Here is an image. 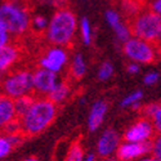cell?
Wrapping results in <instances>:
<instances>
[{
  "label": "cell",
  "mask_w": 161,
  "mask_h": 161,
  "mask_svg": "<svg viewBox=\"0 0 161 161\" xmlns=\"http://www.w3.org/2000/svg\"><path fill=\"white\" fill-rule=\"evenodd\" d=\"M161 107V102H153V103H150V104H146V106H142L141 108L138 110L139 112V116L141 117H146V119H150L155 115V112Z\"/></svg>",
  "instance_id": "cell-18"
},
{
  "label": "cell",
  "mask_w": 161,
  "mask_h": 161,
  "mask_svg": "<svg viewBox=\"0 0 161 161\" xmlns=\"http://www.w3.org/2000/svg\"><path fill=\"white\" fill-rule=\"evenodd\" d=\"M35 0H3L0 22L13 39H23L31 30Z\"/></svg>",
  "instance_id": "cell-1"
},
{
  "label": "cell",
  "mask_w": 161,
  "mask_h": 161,
  "mask_svg": "<svg viewBox=\"0 0 161 161\" xmlns=\"http://www.w3.org/2000/svg\"><path fill=\"white\" fill-rule=\"evenodd\" d=\"M85 74V63L83 61V57L80 54H76L71 66L69 67V70H67L66 72V76L69 77L72 83L77 81V80H80Z\"/></svg>",
  "instance_id": "cell-14"
},
{
  "label": "cell",
  "mask_w": 161,
  "mask_h": 161,
  "mask_svg": "<svg viewBox=\"0 0 161 161\" xmlns=\"http://www.w3.org/2000/svg\"><path fill=\"white\" fill-rule=\"evenodd\" d=\"M84 156V148L81 144V137H79L72 141V143L69 147V151L66 153V157L63 161H81Z\"/></svg>",
  "instance_id": "cell-16"
},
{
  "label": "cell",
  "mask_w": 161,
  "mask_h": 161,
  "mask_svg": "<svg viewBox=\"0 0 161 161\" xmlns=\"http://www.w3.org/2000/svg\"><path fill=\"white\" fill-rule=\"evenodd\" d=\"M10 40H12L10 34H9L8 30L4 27V25L0 22V48H3L4 45L9 44Z\"/></svg>",
  "instance_id": "cell-22"
},
{
  "label": "cell",
  "mask_w": 161,
  "mask_h": 161,
  "mask_svg": "<svg viewBox=\"0 0 161 161\" xmlns=\"http://www.w3.org/2000/svg\"><path fill=\"white\" fill-rule=\"evenodd\" d=\"M13 148H16V147L13 146L10 139L4 134H0V158L5 157Z\"/></svg>",
  "instance_id": "cell-19"
},
{
  "label": "cell",
  "mask_w": 161,
  "mask_h": 161,
  "mask_svg": "<svg viewBox=\"0 0 161 161\" xmlns=\"http://www.w3.org/2000/svg\"><path fill=\"white\" fill-rule=\"evenodd\" d=\"M35 97L32 94H26V96H22L19 98H16L14 99V107H16V112H17V117L21 119L26 111H27L31 104L35 102Z\"/></svg>",
  "instance_id": "cell-17"
},
{
  "label": "cell",
  "mask_w": 161,
  "mask_h": 161,
  "mask_svg": "<svg viewBox=\"0 0 161 161\" xmlns=\"http://www.w3.org/2000/svg\"><path fill=\"white\" fill-rule=\"evenodd\" d=\"M157 131L150 119L139 117L125 133L123 139L125 142H146L153 141L157 136Z\"/></svg>",
  "instance_id": "cell-9"
},
{
  "label": "cell",
  "mask_w": 161,
  "mask_h": 161,
  "mask_svg": "<svg viewBox=\"0 0 161 161\" xmlns=\"http://www.w3.org/2000/svg\"><path fill=\"white\" fill-rule=\"evenodd\" d=\"M157 80H158V75H157V74H148V75L144 77V83L150 85V84L156 83Z\"/></svg>",
  "instance_id": "cell-29"
},
{
  "label": "cell",
  "mask_w": 161,
  "mask_h": 161,
  "mask_svg": "<svg viewBox=\"0 0 161 161\" xmlns=\"http://www.w3.org/2000/svg\"><path fill=\"white\" fill-rule=\"evenodd\" d=\"M157 49H158V54H160V59H161V44L157 47Z\"/></svg>",
  "instance_id": "cell-35"
},
{
  "label": "cell",
  "mask_w": 161,
  "mask_h": 161,
  "mask_svg": "<svg viewBox=\"0 0 161 161\" xmlns=\"http://www.w3.org/2000/svg\"><path fill=\"white\" fill-rule=\"evenodd\" d=\"M76 17L69 8L57 9L47 29V40L52 45L72 50L75 45Z\"/></svg>",
  "instance_id": "cell-3"
},
{
  "label": "cell",
  "mask_w": 161,
  "mask_h": 161,
  "mask_svg": "<svg viewBox=\"0 0 161 161\" xmlns=\"http://www.w3.org/2000/svg\"><path fill=\"white\" fill-rule=\"evenodd\" d=\"M123 52L130 59L141 63H155L160 59L157 47L139 37L126 40L123 45Z\"/></svg>",
  "instance_id": "cell-7"
},
{
  "label": "cell",
  "mask_w": 161,
  "mask_h": 161,
  "mask_svg": "<svg viewBox=\"0 0 161 161\" xmlns=\"http://www.w3.org/2000/svg\"><path fill=\"white\" fill-rule=\"evenodd\" d=\"M114 29H115L116 34L119 35V37L121 39V40H125V42H126V40H128V36H129V34H130L126 26H124L121 22H120L119 25H116V26H115Z\"/></svg>",
  "instance_id": "cell-24"
},
{
  "label": "cell",
  "mask_w": 161,
  "mask_h": 161,
  "mask_svg": "<svg viewBox=\"0 0 161 161\" xmlns=\"http://www.w3.org/2000/svg\"><path fill=\"white\" fill-rule=\"evenodd\" d=\"M141 161H160V160H157L156 157H147V158H143V160H141Z\"/></svg>",
  "instance_id": "cell-33"
},
{
  "label": "cell",
  "mask_w": 161,
  "mask_h": 161,
  "mask_svg": "<svg viewBox=\"0 0 161 161\" xmlns=\"http://www.w3.org/2000/svg\"><path fill=\"white\" fill-rule=\"evenodd\" d=\"M107 111V103L106 102H97L93 107V110L90 112V117H89V129L93 131L96 130L101 123L103 121V116Z\"/></svg>",
  "instance_id": "cell-15"
},
{
  "label": "cell",
  "mask_w": 161,
  "mask_h": 161,
  "mask_svg": "<svg viewBox=\"0 0 161 161\" xmlns=\"http://www.w3.org/2000/svg\"><path fill=\"white\" fill-rule=\"evenodd\" d=\"M23 161H40V160H39V157H36V156H30V157H27V158H25Z\"/></svg>",
  "instance_id": "cell-32"
},
{
  "label": "cell",
  "mask_w": 161,
  "mask_h": 161,
  "mask_svg": "<svg viewBox=\"0 0 161 161\" xmlns=\"http://www.w3.org/2000/svg\"><path fill=\"white\" fill-rule=\"evenodd\" d=\"M151 8L161 16V0H155V2L151 4Z\"/></svg>",
  "instance_id": "cell-30"
},
{
  "label": "cell",
  "mask_w": 161,
  "mask_h": 161,
  "mask_svg": "<svg viewBox=\"0 0 161 161\" xmlns=\"http://www.w3.org/2000/svg\"><path fill=\"white\" fill-rule=\"evenodd\" d=\"M119 144V136L114 129H108L103 133V136L101 137L99 142H98V155L101 157H107L110 156L114 150Z\"/></svg>",
  "instance_id": "cell-12"
},
{
  "label": "cell",
  "mask_w": 161,
  "mask_h": 161,
  "mask_svg": "<svg viewBox=\"0 0 161 161\" xmlns=\"http://www.w3.org/2000/svg\"><path fill=\"white\" fill-rule=\"evenodd\" d=\"M32 71V67L23 62L4 72L0 79V94L8 96L13 99L31 94L34 88Z\"/></svg>",
  "instance_id": "cell-5"
},
{
  "label": "cell",
  "mask_w": 161,
  "mask_h": 161,
  "mask_svg": "<svg viewBox=\"0 0 161 161\" xmlns=\"http://www.w3.org/2000/svg\"><path fill=\"white\" fill-rule=\"evenodd\" d=\"M125 23L129 32L136 37L143 39L156 47L161 44V16L151 8V4L125 21Z\"/></svg>",
  "instance_id": "cell-4"
},
{
  "label": "cell",
  "mask_w": 161,
  "mask_h": 161,
  "mask_svg": "<svg viewBox=\"0 0 161 161\" xmlns=\"http://www.w3.org/2000/svg\"><path fill=\"white\" fill-rule=\"evenodd\" d=\"M152 156L161 161V134H157L152 143Z\"/></svg>",
  "instance_id": "cell-21"
},
{
  "label": "cell",
  "mask_w": 161,
  "mask_h": 161,
  "mask_svg": "<svg viewBox=\"0 0 161 161\" xmlns=\"http://www.w3.org/2000/svg\"><path fill=\"white\" fill-rule=\"evenodd\" d=\"M81 31H83L84 42L86 44H89L90 43V27H89V22L86 18H83V21H81Z\"/></svg>",
  "instance_id": "cell-25"
},
{
  "label": "cell",
  "mask_w": 161,
  "mask_h": 161,
  "mask_svg": "<svg viewBox=\"0 0 161 161\" xmlns=\"http://www.w3.org/2000/svg\"><path fill=\"white\" fill-rule=\"evenodd\" d=\"M106 17H107V21H108V23L112 26V27H115L116 25L120 23V18H119V14L116 12L114 10H108L106 13Z\"/></svg>",
  "instance_id": "cell-27"
},
{
  "label": "cell",
  "mask_w": 161,
  "mask_h": 161,
  "mask_svg": "<svg viewBox=\"0 0 161 161\" xmlns=\"http://www.w3.org/2000/svg\"><path fill=\"white\" fill-rule=\"evenodd\" d=\"M142 96H143V93H142V92H136V93H134V94H131L130 97L125 98V99L123 101L121 106L125 107V106H129V104H131V103H134V102H137L138 99L142 98Z\"/></svg>",
  "instance_id": "cell-28"
},
{
  "label": "cell",
  "mask_w": 161,
  "mask_h": 161,
  "mask_svg": "<svg viewBox=\"0 0 161 161\" xmlns=\"http://www.w3.org/2000/svg\"><path fill=\"white\" fill-rule=\"evenodd\" d=\"M112 64L110 62H104L99 70V79L101 80H107L112 75Z\"/></svg>",
  "instance_id": "cell-23"
},
{
  "label": "cell",
  "mask_w": 161,
  "mask_h": 161,
  "mask_svg": "<svg viewBox=\"0 0 161 161\" xmlns=\"http://www.w3.org/2000/svg\"><path fill=\"white\" fill-rule=\"evenodd\" d=\"M128 71H129V72H131V74L138 72V71H139V67H138V66H136V64H130V66L128 67Z\"/></svg>",
  "instance_id": "cell-31"
},
{
  "label": "cell",
  "mask_w": 161,
  "mask_h": 161,
  "mask_svg": "<svg viewBox=\"0 0 161 161\" xmlns=\"http://www.w3.org/2000/svg\"><path fill=\"white\" fill-rule=\"evenodd\" d=\"M153 141L146 142H125L117 147L116 158L119 161H130L136 157H139L144 153L152 151Z\"/></svg>",
  "instance_id": "cell-10"
},
{
  "label": "cell",
  "mask_w": 161,
  "mask_h": 161,
  "mask_svg": "<svg viewBox=\"0 0 161 161\" xmlns=\"http://www.w3.org/2000/svg\"><path fill=\"white\" fill-rule=\"evenodd\" d=\"M37 3H42V4H48V5H52L57 9H61V8H69L70 5V0H36Z\"/></svg>",
  "instance_id": "cell-20"
},
{
  "label": "cell",
  "mask_w": 161,
  "mask_h": 161,
  "mask_svg": "<svg viewBox=\"0 0 161 161\" xmlns=\"http://www.w3.org/2000/svg\"><path fill=\"white\" fill-rule=\"evenodd\" d=\"M14 119H17L14 99L8 96L0 94V133Z\"/></svg>",
  "instance_id": "cell-11"
},
{
  "label": "cell",
  "mask_w": 161,
  "mask_h": 161,
  "mask_svg": "<svg viewBox=\"0 0 161 161\" xmlns=\"http://www.w3.org/2000/svg\"><path fill=\"white\" fill-rule=\"evenodd\" d=\"M58 106L49 98H36L26 114L19 119L26 139L32 138L49 128L57 117Z\"/></svg>",
  "instance_id": "cell-2"
},
{
  "label": "cell",
  "mask_w": 161,
  "mask_h": 161,
  "mask_svg": "<svg viewBox=\"0 0 161 161\" xmlns=\"http://www.w3.org/2000/svg\"><path fill=\"white\" fill-rule=\"evenodd\" d=\"M32 92L35 98H47V96L56 88V74L44 67H35L32 71Z\"/></svg>",
  "instance_id": "cell-8"
},
{
  "label": "cell",
  "mask_w": 161,
  "mask_h": 161,
  "mask_svg": "<svg viewBox=\"0 0 161 161\" xmlns=\"http://www.w3.org/2000/svg\"><path fill=\"white\" fill-rule=\"evenodd\" d=\"M30 63V54L23 39H13L10 43L0 48V75L19 63Z\"/></svg>",
  "instance_id": "cell-6"
},
{
  "label": "cell",
  "mask_w": 161,
  "mask_h": 161,
  "mask_svg": "<svg viewBox=\"0 0 161 161\" xmlns=\"http://www.w3.org/2000/svg\"><path fill=\"white\" fill-rule=\"evenodd\" d=\"M151 121L158 134H161V107L155 112V115L151 117Z\"/></svg>",
  "instance_id": "cell-26"
},
{
  "label": "cell",
  "mask_w": 161,
  "mask_h": 161,
  "mask_svg": "<svg viewBox=\"0 0 161 161\" xmlns=\"http://www.w3.org/2000/svg\"><path fill=\"white\" fill-rule=\"evenodd\" d=\"M72 84L74 83L64 75L62 77V80H61V83L58 85H56V88L47 96V98H49L50 101H53L54 103H59V102L64 101L66 97H69V94H70V90L72 88Z\"/></svg>",
  "instance_id": "cell-13"
},
{
  "label": "cell",
  "mask_w": 161,
  "mask_h": 161,
  "mask_svg": "<svg viewBox=\"0 0 161 161\" xmlns=\"http://www.w3.org/2000/svg\"><path fill=\"white\" fill-rule=\"evenodd\" d=\"M86 161H94V156H93V155H90V156L86 158Z\"/></svg>",
  "instance_id": "cell-34"
}]
</instances>
